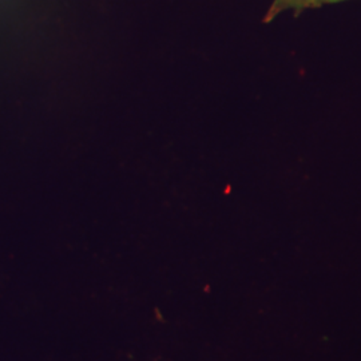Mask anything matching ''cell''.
<instances>
[{"label": "cell", "instance_id": "obj_1", "mask_svg": "<svg viewBox=\"0 0 361 361\" xmlns=\"http://www.w3.org/2000/svg\"><path fill=\"white\" fill-rule=\"evenodd\" d=\"M322 6H324V0H274L265 16V22H271L285 10H293L296 15H300L307 8H317Z\"/></svg>", "mask_w": 361, "mask_h": 361}, {"label": "cell", "instance_id": "obj_2", "mask_svg": "<svg viewBox=\"0 0 361 361\" xmlns=\"http://www.w3.org/2000/svg\"><path fill=\"white\" fill-rule=\"evenodd\" d=\"M338 1H344V0H324V4H334V3H338Z\"/></svg>", "mask_w": 361, "mask_h": 361}]
</instances>
